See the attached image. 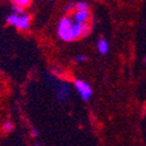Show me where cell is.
<instances>
[{
	"label": "cell",
	"mask_w": 146,
	"mask_h": 146,
	"mask_svg": "<svg viewBox=\"0 0 146 146\" xmlns=\"http://www.w3.org/2000/svg\"><path fill=\"white\" fill-rule=\"evenodd\" d=\"M74 23V20L71 19L68 16H64L60 19L57 26V33L58 36L65 42H71L74 41L73 38V34H72V26Z\"/></svg>",
	"instance_id": "cell-1"
},
{
	"label": "cell",
	"mask_w": 146,
	"mask_h": 146,
	"mask_svg": "<svg viewBox=\"0 0 146 146\" xmlns=\"http://www.w3.org/2000/svg\"><path fill=\"white\" fill-rule=\"evenodd\" d=\"M7 23L11 26H14L19 29L26 30L29 28V23H30V16L25 15V14H16V13H12L7 16L6 19Z\"/></svg>",
	"instance_id": "cell-2"
},
{
	"label": "cell",
	"mask_w": 146,
	"mask_h": 146,
	"mask_svg": "<svg viewBox=\"0 0 146 146\" xmlns=\"http://www.w3.org/2000/svg\"><path fill=\"white\" fill-rule=\"evenodd\" d=\"M74 87L77 88L78 93L80 95V98L84 100V101H87L90 99L93 94V89L90 87L86 81H82V80H76L74 81Z\"/></svg>",
	"instance_id": "cell-3"
},
{
	"label": "cell",
	"mask_w": 146,
	"mask_h": 146,
	"mask_svg": "<svg viewBox=\"0 0 146 146\" xmlns=\"http://www.w3.org/2000/svg\"><path fill=\"white\" fill-rule=\"evenodd\" d=\"M90 17V13L89 11H76L73 14V20L74 22H79V23H86Z\"/></svg>",
	"instance_id": "cell-4"
},
{
	"label": "cell",
	"mask_w": 146,
	"mask_h": 146,
	"mask_svg": "<svg viewBox=\"0 0 146 146\" xmlns=\"http://www.w3.org/2000/svg\"><path fill=\"white\" fill-rule=\"evenodd\" d=\"M68 93H70V89H68V86L65 85V84H62L57 90V99L60 100V101H64L66 100V98L68 96Z\"/></svg>",
	"instance_id": "cell-5"
},
{
	"label": "cell",
	"mask_w": 146,
	"mask_h": 146,
	"mask_svg": "<svg viewBox=\"0 0 146 146\" xmlns=\"http://www.w3.org/2000/svg\"><path fill=\"white\" fill-rule=\"evenodd\" d=\"M98 50L101 54H106L109 50V44L104 38H100L98 41Z\"/></svg>",
	"instance_id": "cell-6"
},
{
	"label": "cell",
	"mask_w": 146,
	"mask_h": 146,
	"mask_svg": "<svg viewBox=\"0 0 146 146\" xmlns=\"http://www.w3.org/2000/svg\"><path fill=\"white\" fill-rule=\"evenodd\" d=\"M74 11H89L88 4L86 1H78L74 5Z\"/></svg>",
	"instance_id": "cell-7"
},
{
	"label": "cell",
	"mask_w": 146,
	"mask_h": 146,
	"mask_svg": "<svg viewBox=\"0 0 146 146\" xmlns=\"http://www.w3.org/2000/svg\"><path fill=\"white\" fill-rule=\"evenodd\" d=\"M30 1L31 0H13V4L19 6V7H22V8H26L30 5Z\"/></svg>",
	"instance_id": "cell-8"
},
{
	"label": "cell",
	"mask_w": 146,
	"mask_h": 146,
	"mask_svg": "<svg viewBox=\"0 0 146 146\" xmlns=\"http://www.w3.org/2000/svg\"><path fill=\"white\" fill-rule=\"evenodd\" d=\"M3 129H4V131L9 132V131L13 129V124H12L11 122H5L4 125H3Z\"/></svg>",
	"instance_id": "cell-9"
},
{
	"label": "cell",
	"mask_w": 146,
	"mask_h": 146,
	"mask_svg": "<svg viewBox=\"0 0 146 146\" xmlns=\"http://www.w3.org/2000/svg\"><path fill=\"white\" fill-rule=\"evenodd\" d=\"M12 9H13V13H16V14H23V8H22V7H19V6L14 5Z\"/></svg>",
	"instance_id": "cell-10"
},
{
	"label": "cell",
	"mask_w": 146,
	"mask_h": 146,
	"mask_svg": "<svg viewBox=\"0 0 146 146\" xmlns=\"http://www.w3.org/2000/svg\"><path fill=\"white\" fill-rule=\"evenodd\" d=\"M74 3H68L66 6H65V12H70V11H72V9H74Z\"/></svg>",
	"instance_id": "cell-11"
},
{
	"label": "cell",
	"mask_w": 146,
	"mask_h": 146,
	"mask_svg": "<svg viewBox=\"0 0 146 146\" xmlns=\"http://www.w3.org/2000/svg\"><path fill=\"white\" fill-rule=\"evenodd\" d=\"M86 60H87V58H86V56H84V54H79V56L76 57V62H78V63H82Z\"/></svg>",
	"instance_id": "cell-12"
},
{
	"label": "cell",
	"mask_w": 146,
	"mask_h": 146,
	"mask_svg": "<svg viewBox=\"0 0 146 146\" xmlns=\"http://www.w3.org/2000/svg\"><path fill=\"white\" fill-rule=\"evenodd\" d=\"M31 136H33V137H37V136H38V132H37V130H35V129H34V130L31 131Z\"/></svg>",
	"instance_id": "cell-13"
},
{
	"label": "cell",
	"mask_w": 146,
	"mask_h": 146,
	"mask_svg": "<svg viewBox=\"0 0 146 146\" xmlns=\"http://www.w3.org/2000/svg\"><path fill=\"white\" fill-rule=\"evenodd\" d=\"M143 62H144V63H145V64H146V56H145V57H144V59H143Z\"/></svg>",
	"instance_id": "cell-14"
}]
</instances>
